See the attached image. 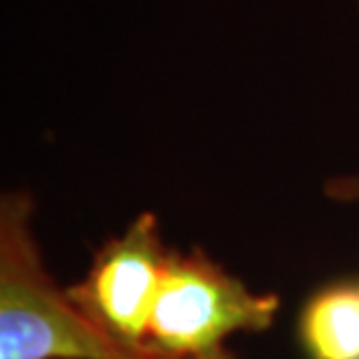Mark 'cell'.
I'll return each mask as SVG.
<instances>
[{"label": "cell", "mask_w": 359, "mask_h": 359, "mask_svg": "<svg viewBox=\"0 0 359 359\" xmlns=\"http://www.w3.org/2000/svg\"><path fill=\"white\" fill-rule=\"evenodd\" d=\"M26 189L0 196V359H142L103 332L59 287L33 231Z\"/></svg>", "instance_id": "obj_1"}, {"label": "cell", "mask_w": 359, "mask_h": 359, "mask_svg": "<svg viewBox=\"0 0 359 359\" xmlns=\"http://www.w3.org/2000/svg\"><path fill=\"white\" fill-rule=\"evenodd\" d=\"M280 311L271 292H255L203 250H170L149 320L147 346L166 355H205L238 332H266Z\"/></svg>", "instance_id": "obj_2"}, {"label": "cell", "mask_w": 359, "mask_h": 359, "mask_svg": "<svg viewBox=\"0 0 359 359\" xmlns=\"http://www.w3.org/2000/svg\"><path fill=\"white\" fill-rule=\"evenodd\" d=\"M170 250L154 212L135 215L119 236L100 245L70 299L96 325L131 350H147V332Z\"/></svg>", "instance_id": "obj_3"}, {"label": "cell", "mask_w": 359, "mask_h": 359, "mask_svg": "<svg viewBox=\"0 0 359 359\" xmlns=\"http://www.w3.org/2000/svg\"><path fill=\"white\" fill-rule=\"evenodd\" d=\"M299 336L311 359H359V287L339 283L313 294Z\"/></svg>", "instance_id": "obj_4"}, {"label": "cell", "mask_w": 359, "mask_h": 359, "mask_svg": "<svg viewBox=\"0 0 359 359\" xmlns=\"http://www.w3.org/2000/svg\"><path fill=\"white\" fill-rule=\"evenodd\" d=\"M359 7V0H355ZM325 196L336 203H359V170L332 175L325 182Z\"/></svg>", "instance_id": "obj_5"}, {"label": "cell", "mask_w": 359, "mask_h": 359, "mask_svg": "<svg viewBox=\"0 0 359 359\" xmlns=\"http://www.w3.org/2000/svg\"><path fill=\"white\" fill-rule=\"evenodd\" d=\"M142 359H238V357L229 348H219V350H215V353H205V355H166L152 348Z\"/></svg>", "instance_id": "obj_6"}]
</instances>
